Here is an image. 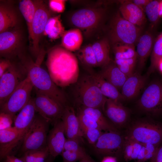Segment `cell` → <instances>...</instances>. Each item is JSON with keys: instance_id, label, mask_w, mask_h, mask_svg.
Segmentation results:
<instances>
[{"instance_id": "obj_1", "label": "cell", "mask_w": 162, "mask_h": 162, "mask_svg": "<svg viewBox=\"0 0 162 162\" xmlns=\"http://www.w3.org/2000/svg\"><path fill=\"white\" fill-rule=\"evenodd\" d=\"M49 69L56 84L65 86L73 85L79 77V68L76 56L64 48L55 47L50 52L47 61Z\"/></svg>"}, {"instance_id": "obj_2", "label": "cell", "mask_w": 162, "mask_h": 162, "mask_svg": "<svg viewBox=\"0 0 162 162\" xmlns=\"http://www.w3.org/2000/svg\"><path fill=\"white\" fill-rule=\"evenodd\" d=\"M44 52L43 50L40 51L35 62L30 61L23 65L36 92L48 96L65 107L68 106L67 95L58 87L49 74L41 67Z\"/></svg>"}, {"instance_id": "obj_3", "label": "cell", "mask_w": 162, "mask_h": 162, "mask_svg": "<svg viewBox=\"0 0 162 162\" xmlns=\"http://www.w3.org/2000/svg\"><path fill=\"white\" fill-rule=\"evenodd\" d=\"M74 84L73 96L79 107L97 108L104 112L107 98L103 94L91 74L79 76Z\"/></svg>"}, {"instance_id": "obj_4", "label": "cell", "mask_w": 162, "mask_h": 162, "mask_svg": "<svg viewBox=\"0 0 162 162\" xmlns=\"http://www.w3.org/2000/svg\"><path fill=\"white\" fill-rule=\"evenodd\" d=\"M125 137L142 143L159 146L162 143V124L149 119L137 120L128 127Z\"/></svg>"}, {"instance_id": "obj_5", "label": "cell", "mask_w": 162, "mask_h": 162, "mask_svg": "<svg viewBox=\"0 0 162 162\" xmlns=\"http://www.w3.org/2000/svg\"><path fill=\"white\" fill-rule=\"evenodd\" d=\"M140 27L124 18L119 11L112 17L110 24L109 38L113 45L123 44L134 45L142 34Z\"/></svg>"}, {"instance_id": "obj_6", "label": "cell", "mask_w": 162, "mask_h": 162, "mask_svg": "<svg viewBox=\"0 0 162 162\" xmlns=\"http://www.w3.org/2000/svg\"><path fill=\"white\" fill-rule=\"evenodd\" d=\"M50 123L38 113L36 114L23 139L21 148L23 152L39 149L47 146Z\"/></svg>"}, {"instance_id": "obj_7", "label": "cell", "mask_w": 162, "mask_h": 162, "mask_svg": "<svg viewBox=\"0 0 162 162\" xmlns=\"http://www.w3.org/2000/svg\"><path fill=\"white\" fill-rule=\"evenodd\" d=\"M139 109L152 116L162 115V81L156 80L146 86L137 102Z\"/></svg>"}, {"instance_id": "obj_8", "label": "cell", "mask_w": 162, "mask_h": 162, "mask_svg": "<svg viewBox=\"0 0 162 162\" xmlns=\"http://www.w3.org/2000/svg\"><path fill=\"white\" fill-rule=\"evenodd\" d=\"M28 76V71L24 65L12 62L11 66L0 77V106Z\"/></svg>"}, {"instance_id": "obj_9", "label": "cell", "mask_w": 162, "mask_h": 162, "mask_svg": "<svg viewBox=\"0 0 162 162\" xmlns=\"http://www.w3.org/2000/svg\"><path fill=\"white\" fill-rule=\"evenodd\" d=\"M33 86L28 77L23 80L0 106V112L16 116L28 102Z\"/></svg>"}, {"instance_id": "obj_10", "label": "cell", "mask_w": 162, "mask_h": 162, "mask_svg": "<svg viewBox=\"0 0 162 162\" xmlns=\"http://www.w3.org/2000/svg\"><path fill=\"white\" fill-rule=\"evenodd\" d=\"M106 10L102 8H85L75 12L71 18L72 24L77 28L87 33L95 30L100 26Z\"/></svg>"}, {"instance_id": "obj_11", "label": "cell", "mask_w": 162, "mask_h": 162, "mask_svg": "<svg viewBox=\"0 0 162 162\" xmlns=\"http://www.w3.org/2000/svg\"><path fill=\"white\" fill-rule=\"evenodd\" d=\"M50 16V14L45 4L42 1H39L29 36L31 50L33 55L37 58L41 50L39 42Z\"/></svg>"}, {"instance_id": "obj_12", "label": "cell", "mask_w": 162, "mask_h": 162, "mask_svg": "<svg viewBox=\"0 0 162 162\" xmlns=\"http://www.w3.org/2000/svg\"><path fill=\"white\" fill-rule=\"evenodd\" d=\"M37 112L50 123L61 119L65 107L48 96L36 92L33 98Z\"/></svg>"}, {"instance_id": "obj_13", "label": "cell", "mask_w": 162, "mask_h": 162, "mask_svg": "<svg viewBox=\"0 0 162 162\" xmlns=\"http://www.w3.org/2000/svg\"><path fill=\"white\" fill-rule=\"evenodd\" d=\"M124 141L118 131L103 133L94 145L95 150L100 155H116L123 151Z\"/></svg>"}, {"instance_id": "obj_14", "label": "cell", "mask_w": 162, "mask_h": 162, "mask_svg": "<svg viewBox=\"0 0 162 162\" xmlns=\"http://www.w3.org/2000/svg\"><path fill=\"white\" fill-rule=\"evenodd\" d=\"M27 130H19L14 126L0 130V158L1 160L11 154L13 149L23 140Z\"/></svg>"}, {"instance_id": "obj_15", "label": "cell", "mask_w": 162, "mask_h": 162, "mask_svg": "<svg viewBox=\"0 0 162 162\" xmlns=\"http://www.w3.org/2000/svg\"><path fill=\"white\" fill-rule=\"evenodd\" d=\"M21 34L18 30L7 31L0 34L1 56L10 60L19 55L18 49L21 40Z\"/></svg>"}, {"instance_id": "obj_16", "label": "cell", "mask_w": 162, "mask_h": 162, "mask_svg": "<svg viewBox=\"0 0 162 162\" xmlns=\"http://www.w3.org/2000/svg\"><path fill=\"white\" fill-rule=\"evenodd\" d=\"M106 115L116 128L126 125L130 117L129 110L119 101L107 98L105 106Z\"/></svg>"}, {"instance_id": "obj_17", "label": "cell", "mask_w": 162, "mask_h": 162, "mask_svg": "<svg viewBox=\"0 0 162 162\" xmlns=\"http://www.w3.org/2000/svg\"><path fill=\"white\" fill-rule=\"evenodd\" d=\"M65 136L67 139L76 140L80 144L83 142V135L77 114L69 106L65 108L61 118Z\"/></svg>"}, {"instance_id": "obj_18", "label": "cell", "mask_w": 162, "mask_h": 162, "mask_svg": "<svg viewBox=\"0 0 162 162\" xmlns=\"http://www.w3.org/2000/svg\"><path fill=\"white\" fill-rule=\"evenodd\" d=\"M48 134L47 146L50 155L53 158L62 154L66 139L62 121L57 120Z\"/></svg>"}, {"instance_id": "obj_19", "label": "cell", "mask_w": 162, "mask_h": 162, "mask_svg": "<svg viewBox=\"0 0 162 162\" xmlns=\"http://www.w3.org/2000/svg\"><path fill=\"white\" fill-rule=\"evenodd\" d=\"M147 78L138 71H134L123 85L121 92L125 100H130L137 96L146 83Z\"/></svg>"}, {"instance_id": "obj_20", "label": "cell", "mask_w": 162, "mask_h": 162, "mask_svg": "<svg viewBox=\"0 0 162 162\" xmlns=\"http://www.w3.org/2000/svg\"><path fill=\"white\" fill-rule=\"evenodd\" d=\"M119 10L124 18L137 26H141L146 21L144 11L131 1L121 2Z\"/></svg>"}, {"instance_id": "obj_21", "label": "cell", "mask_w": 162, "mask_h": 162, "mask_svg": "<svg viewBox=\"0 0 162 162\" xmlns=\"http://www.w3.org/2000/svg\"><path fill=\"white\" fill-rule=\"evenodd\" d=\"M155 38L151 30L142 33L137 43L136 51L138 67L142 68L148 57L151 55Z\"/></svg>"}, {"instance_id": "obj_22", "label": "cell", "mask_w": 162, "mask_h": 162, "mask_svg": "<svg viewBox=\"0 0 162 162\" xmlns=\"http://www.w3.org/2000/svg\"><path fill=\"white\" fill-rule=\"evenodd\" d=\"M98 74L106 80L121 90L128 77L119 69L112 60L108 64L101 67Z\"/></svg>"}, {"instance_id": "obj_23", "label": "cell", "mask_w": 162, "mask_h": 162, "mask_svg": "<svg viewBox=\"0 0 162 162\" xmlns=\"http://www.w3.org/2000/svg\"><path fill=\"white\" fill-rule=\"evenodd\" d=\"M37 112L33 98L15 116L14 119V127L21 130L28 129L33 122Z\"/></svg>"}, {"instance_id": "obj_24", "label": "cell", "mask_w": 162, "mask_h": 162, "mask_svg": "<svg viewBox=\"0 0 162 162\" xmlns=\"http://www.w3.org/2000/svg\"><path fill=\"white\" fill-rule=\"evenodd\" d=\"M89 74L92 76L101 93L106 98L120 102L125 100L118 89L98 74L93 72Z\"/></svg>"}, {"instance_id": "obj_25", "label": "cell", "mask_w": 162, "mask_h": 162, "mask_svg": "<svg viewBox=\"0 0 162 162\" xmlns=\"http://www.w3.org/2000/svg\"><path fill=\"white\" fill-rule=\"evenodd\" d=\"M78 111L91 116L102 130L106 132L118 131L117 128L105 117L100 109L80 107H78Z\"/></svg>"}, {"instance_id": "obj_26", "label": "cell", "mask_w": 162, "mask_h": 162, "mask_svg": "<svg viewBox=\"0 0 162 162\" xmlns=\"http://www.w3.org/2000/svg\"><path fill=\"white\" fill-rule=\"evenodd\" d=\"M62 37V45L65 49L71 52L80 49L83 39L79 29L77 28L65 31Z\"/></svg>"}, {"instance_id": "obj_27", "label": "cell", "mask_w": 162, "mask_h": 162, "mask_svg": "<svg viewBox=\"0 0 162 162\" xmlns=\"http://www.w3.org/2000/svg\"><path fill=\"white\" fill-rule=\"evenodd\" d=\"M17 15L10 6L0 4V33L8 31L9 29L15 26L17 23Z\"/></svg>"}, {"instance_id": "obj_28", "label": "cell", "mask_w": 162, "mask_h": 162, "mask_svg": "<svg viewBox=\"0 0 162 162\" xmlns=\"http://www.w3.org/2000/svg\"><path fill=\"white\" fill-rule=\"evenodd\" d=\"M98 67H102L110 62L112 60L110 57V46L108 40L103 38L92 44Z\"/></svg>"}, {"instance_id": "obj_29", "label": "cell", "mask_w": 162, "mask_h": 162, "mask_svg": "<svg viewBox=\"0 0 162 162\" xmlns=\"http://www.w3.org/2000/svg\"><path fill=\"white\" fill-rule=\"evenodd\" d=\"M60 19V15L50 17L45 26L44 34L50 38L55 40L62 37L65 32Z\"/></svg>"}, {"instance_id": "obj_30", "label": "cell", "mask_w": 162, "mask_h": 162, "mask_svg": "<svg viewBox=\"0 0 162 162\" xmlns=\"http://www.w3.org/2000/svg\"><path fill=\"white\" fill-rule=\"evenodd\" d=\"M39 1L23 0L19 4V9L26 22L29 36L31 34L32 22Z\"/></svg>"}, {"instance_id": "obj_31", "label": "cell", "mask_w": 162, "mask_h": 162, "mask_svg": "<svg viewBox=\"0 0 162 162\" xmlns=\"http://www.w3.org/2000/svg\"><path fill=\"white\" fill-rule=\"evenodd\" d=\"M76 55L79 60L86 68L98 67L97 59L92 45H86L77 51Z\"/></svg>"}, {"instance_id": "obj_32", "label": "cell", "mask_w": 162, "mask_h": 162, "mask_svg": "<svg viewBox=\"0 0 162 162\" xmlns=\"http://www.w3.org/2000/svg\"><path fill=\"white\" fill-rule=\"evenodd\" d=\"M115 62L122 61L126 59L137 58L135 45L120 44L113 45Z\"/></svg>"}, {"instance_id": "obj_33", "label": "cell", "mask_w": 162, "mask_h": 162, "mask_svg": "<svg viewBox=\"0 0 162 162\" xmlns=\"http://www.w3.org/2000/svg\"><path fill=\"white\" fill-rule=\"evenodd\" d=\"M162 59V33L155 38L151 55L150 64L148 74H150L158 69L160 61Z\"/></svg>"}, {"instance_id": "obj_34", "label": "cell", "mask_w": 162, "mask_h": 162, "mask_svg": "<svg viewBox=\"0 0 162 162\" xmlns=\"http://www.w3.org/2000/svg\"><path fill=\"white\" fill-rule=\"evenodd\" d=\"M21 158L24 162H46L50 154L47 146L41 149L24 153Z\"/></svg>"}, {"instance_id": "obj_35", "label": "cell", "mask_w": 162, "mask_h": 162, "mask_svg": "<svg viewBox=\"0 0 162 162\" xmlns=\"http://www.w3.org/2000/svg\"><path fill=\"white\" fill-rule=\"evenodd\" d=\"M160 1L151 0L145 8L144 11L151 23V29L155 28L159 18Z\"/></svg>"}, {"instance_id": "obj_36", "label": "cell", "mask_w": 162, "mask_h": 162, "mask_svg": "<svg viewBox=\"0 0 162 162\" xmlns=\"http://www.w3.org/2000/svg\"><path fill=\"white\" fill-rule=\"evenodd\" d=\"M77 115L81 131L85 129L92 128L101 129L95 120L90 116L78 111Z\"/></svg>"}, {"instance_id": "obj_37", "label": "cell", "mask_w": 162, "mask_h": 162, "mask_svg": "<svg viewBox=\"0 0 162 162\" xmlns=\"http://www.w3.org/2000/svg\"><path fill=\"white\" fill-rule=\"evenodd\" d=\"M83 137H85L88 142L94 145L103 133L102 130L98 128H88L82 130Z\"/></svg>"}, {"instance_id": "obj_38", "label": "cell", "mask_w": 162, "mask_h": 162, "mask_svg": "<svg viewBox=\"0 0 162 162\" xmlns=\"http://www.w3.org/2000/svg\"><path fill=\"white\" fill-rule=\"evenodd\" d=\"M61 154L66 162H75L80 161L87 155L86 152H77L65 150H63Z\"/></svg>"}, {"instance_id": "obj_39", "label": "cell", "mask_w": 162, "mask_h": 162, "mask_svg": "<svg viewBox=\"0 0 162 162\" xmlns=\"http://www.w3.org/2000/svg\"><path fill=\"white\" fill-rule=\"evenodd\" d=\"M15 116L7 113L0 112V130L9 128L12 127Z\"/></svg>"}, {"instance_id": "obj_40", "label": "cell", "mask_w": 162, "mask_h": 162, "mask_svg": "<svg viewBox=\"0 0 162 162\" xmlns=\"http://www.w3.org/2000/svg\"><path fill=\"white\" fill-rule=\"evenodd\" d=\"M77 141L72 139H66L63 150L77 152H85L84 149Z\"/></svg>"}, {"instance_id": "obj_41", "label": "cell", "mask_w": 162, "mask_h": 162, "mask_svg": "<svg viewBox=\"0 0 162 162\" xmlns=\"http://www.w3.org/2000/svg\"><path fill=\"white\" fill-rule=\"evenodd\" d=\"M66 1L64 0H51L49 2V7L53 11L61 13L65 9Z\"/></svg>"}, {"instance_id": "obj_42", "label": "cell", "mask_w": 162, "mask_h": 162, "mask_svg": "<svg viewBox=\"0 0 162 162\" xmlns=\"http://www.w3.org/2000/svg\"><path fill=\"white\" fill-rule=\"evenodd\" d=\"M12 62L10 60L2 59L0 61V77L11 66Z\"/></svg>"}, {"instance_id": "obj_43", "label": "cell", "mask_w": 162, "mask_h": 162, "mask_svg": "<svg viewBox=\"0 0 162 162\" xmlns=\"http://www.w3.org/2000/svg\"><path fill=\"white\" fill-rule=\"evenodd\" d=\"M118 67L120 70L128 77L131 75L134 71V68L131 67L126 62L124 64Z\"/></svg>"}, {"instance_id": "obj_44", "label": "cell", "mask_w": 162, "mask_h": 162, "mask_svg": "<svg viewBox=\"0 0 162 162\" xmlns=\"http://www.w3.org/2000/svg\"><path fill=\"white\" fill-rule=\"evenodd\" d=\"M151 162H162V145L158 148Z\"/></svg>"}, {"instance_id": "obj_45", "label": "cell", "mask_w": 162, "mask_h": 162, "mask_svg": "<svg viewBox=\"0 0 162 162\" xmlns=\"http://www.w3.org/2000/svg\"><path fill=\"white\" fill-rule=\"evenodd\" d=\"M151 1V0H133L131 1L144 11L145 7Z\"/></svg>"}, {"instance_id": "obj_46", "label": "cell", "mask_w": 162, "mask_h": 162, "mask_svg": "<svg viewBox=\"0 0 162 162\" xmlns=\"http://www.w3.org/2000/svg\"><path fill=\"white\" fill-rule=\"evenodd\" d=\"M4 159V162H24L22 158H18L12 154L8 155Z\"/></svg>"}, {"instance_id": "obj_47", "label": "cell", "mask_w": 162, "mask_h": 162, "mask_svg": "<svg viewBox=\"0 0 162 162\" xmlns=\"http://www.w3.org/2000/svg\"><path fill=\"white\" fill-rule=\"evenodd\" d=\"M101 162H117L116 158L112 156H105Z\"/></svg>"}, {"instance_id": "obj_48", "label": "cell", "mask_w": 162, "mask_h": 162, "mask_svg": "<svg viewBox=\"0 0 162 162\" xmlns=\"http://www.w3.org/2000/svg\"><path fill=\"white\" fill-rule=\"evenodd\" d=\"M79 162H95L88 154L84 158L79 161Z\"/></svg>"}, {"instance_id": "obj_49", "label": "cell", "mask_w": 162, "mask_h": 162, "mask_svg": "<svg viewBox=\"0 0 162 162\" xmlns=\"http://www.w3.org/2000/svg\"><path fill=\"white\" fill-rule=\"evenodd\" d=\"M160 72L162 73V59L160 61L158 67Z\"/></svg>"}, {"instance_id": "obj_50", "label": "cell", "mask_w": 162, "mask_h": 162, "mask_svg": "<svg viewBox=\"0 0 162 162\" xmlns=\"http://www.w3.org/2000/svg\"><path fill=\"white\" fill-rule=\"evenodd\" d=\"M46 162H52V160L48 159Z\"/></svg>"}, {"instance_id": "obj_51", "label": "cell", "mask_w": 162, "mask_h": 162, "mask_svg": "<svg viewBox=\"0 0 162 162\" xmlns=\"http://www.w3.org/2000/svg\"><path fill=\"white\" fill-rule=\"evenodd\" d=\"M137 162H138V161Z\"/></svg>"}]
</instances>
